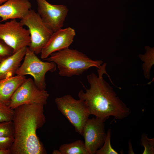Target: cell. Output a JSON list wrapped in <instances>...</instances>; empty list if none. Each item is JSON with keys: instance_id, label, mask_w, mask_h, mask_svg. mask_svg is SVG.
Here are the masks:
<instances>
[{"instance_id": "obj_1", "label": "cell", "mask_w": 154, "mask_h": 154, "mask_svg": "<svg viewBox=\"0 0 154 154\" xmlns=\"http://www.w3.org/2000/svg\"><path fill=\"white\" fill-rule=\"evenodd\" d=\"M106 63H103L98 68V76L92 72L88 75L87 79L90 85L85 92L80 90L78 93L80 99L84 101L88 108L90 115L104 122L110 116L120 120L127 117L130 109L117 96L113 88L104 79L106 74Z\"/></svg>"}, {"instance_id": "obj_2", "label": "cell", "mask_w": 154, "mask_h": 154, "mask_svg": "<svg viewBox=\"0 0 154 154\" xmlns=\"http://www.w3.org/2000/svg\"><path fill=\"white\" fill-rule=\"evenodd\" d=\"M44 106L24 104L14 109V141L10 154L47 153L36 133L37 130L46 122Z\"/></svg>"}, {"instance_id": "obj_3", "label": "cell", "mask_w": 154, "mask_h": 154, "mask_svg": "<svg viewBox=\"0 0 154 154\" xmlns=\"http://www.w3.org/2000/svg\"><path fill=\"white\" fill-rule=\"evenodd\" d=\"M44 59L56 64L59 75L71 77L82 74L90 68H99L103 64L102 60H93L76 49L69 48L51 54Z\"/></svg>"}, {"instance_id": "obj_4", "label": "cell", "mask_w": 154, "mask_h": 154, "mask_svg": "<svg viewBox=\"0 0 154 154\" xmlns=\"http://www.w3.org/2000/svg\"><path fill=\"white\" fill-rule=\"evenodd\" d=\"M54 101L58 110L74 127L76 132L82 135L84 126L90 115L85 102L76 100L69 94L57 97Z\"/></svg>"}, {"instance_id": "obj_5", "label": "cell", "mask_w": 154, "mask_h": 154, "mask_svg": "<svg viewBox=\"0 0 154 154\" xmlns=\"http://www.w3.org/2000/svg\"><path fill=\"white\" fill-rule=\"evenodd\" d=\"M56 68L55 63L42 61L28 47H27L23 62L17 70L15 74L31 75L33 78L34 82L36 86L40 90H44L46 88V74L48 71H54Z\"/></svg>"}, {"instance_id": "obj_6", "label": "cell", "mask_w": 154, "mask_h": 154, "mask_svg": "<svg viewBox=\"0 0 154 154\" xmlns=\"http://www.w3.org/2000/svg\"><path fill=\"white\" fill-rule=\"evenodd\" d=\"M23 25L28 27L31 43L28 47L35 54L40 53L53 32L44 24L37 13L31 9L21 19Z\"/></svg>"}, {"instance_id": "obj_7", "label": "cell", "mask_w": 154, "mask_h": 154, "mask_svg": "<svg viewBox=\"0 0 154 154\" xmlns=\"http://www.w3.org/2000/svg\"><path fill=\"white\" fill-rule=\"evenodd\" d=\"M49 94L40 90L31 78L26 79L13 94L9 105L14 109L24 104L45 105Z\"/></svg>"}, {"instance_id": "obj_8", "label": "cell", "mask_w": 154, "mask_h": 154, "mask_svg": "<svg viewBox=\"0 0 154 154\" xmlns=\"http://www.w3.org/2000/svg\"><path fill=\"white\" fill-rule=\"evenodd\" d=\"M0 38L13 50L14 53L31 43L29 31L16 19L1 23L0 21Z\"/></svg>"}, {"instance_id": "obj_9", "label": "cell", "mask_w": 154, "mask_h": 154, "mask_svg": "<svg viewBox=\"0 0 154 154\" xmlns=\"http://www.w3.org/2000/svg\"><path fill=\"white\" fill-rule=\"evenodd\" d=\"M37 13L45 25L53 32L62 29L68 9L64 5H53L46 0H36Z\"/></svg>"}, {"instance_id": "obj_10", "label": "cell", "mask_w": 154, "mask_h": 154, "mask_svg": "<svg viewBox=\"0 0 154 154\" xmlns=\"http://www.w3.org/2000/svg\"><path fill=\"white\" fill-rule=\"evenodd\" d=\"M106 135L104 122L96 117L88 119L84 126L82 135L89 154H95L102 147Z\"/></svg>"}, {"instance_id": "obj_11", "label": "cell", "mask_w": 154, "mask_h": 154, "mask_svg": "<svg viewBox=\"0 0 154 154\" xmlns=\"http://www.w3.org/2000/svg\"><path fill=\"white\" fill-rule=\"evenodd\" d=\"M75 35V30L70 27L53 32L41 50V58L44 59L53 52L69 48Z\"/></svg>"}, {"instance_id": "obj_12", "label": "cell", "mask_w": 154, "mask_h": 154, "mask_svg": "<svg viewBox=\"0 0 154 154\" xmlns=\"http://www.w3.org/2000/svg\"><path fill=\"white\" fill-rule=\"evenodd\" d=\"M29 0H9L0 5L1 22L8 19H21L31 9Z\"/></svg>"}, {"instance_id": "obj_13", "label": "cell", "mask_w": 154, "mask_h": 154, "mask_svg": "<svg viewBox=\"0 0 154 154\" xmlns=\"http://www.w3.org/2000/svg\"><path fill=\"white\" fill-rule=\"evenodd\" d=\"M27 47H24L0 62V80L13 76L21 65L25 55Z\"/></svg>"}, {"instance_id": "obj_14", "label": "cell", "mask_w": 154, "mask_h": 154, "mask_svg": "<svg viewBox=\"0 0 154 154\" xmlns=\"http://www.w3.org/2000/svg\"><path fill=\"white\" fill-rule=\"evenodd\" d=\"M26 79L25 76L16 75L0 80V102L9 106L14 93Z\"/></svg>"}, {"instance_id": "obj_15", "label": "cell", "mask_w": 154, "mask_h": 154, "mask_svg": "<svg viewBox=\"0 0 154 154\" xmlns=\"http://www.w3.org/2000/svg\"><path fill=\"white\" fill-rule=\"evenodd\" d=\"M58 150L60 154H89L84 142L80 140L63 144L60 146Z\"/></svg>"}, {"instance_id": "obj_16", "label": "cell", "mask_w": 154, "mask_h": 154, "mask_svg": "<svg viewBox=\"0 0 154 154\" xmlns=\"http://www.w3.org/2000/svg\"><path fill=\"white\" fill-rule=\"evenodd\" d=\"M143 62L142 69L145 77L149 79L150 76V71L152 67L154 64L153 54L141 55L139 56Z\"/></svg>"}, {"instance_id": "obj_17", "label": "cell", "mask_w": 154, "mask_h": 154, "mask_svg": "<svg viewBox=\"0 0 154 154\" xmlns=\"http://www.w3.org/2000/svg\"><path fill=\"white\" fill-rule=\"evenodd\" d=\"M111 130L109 129L106 133V137L102 147L96 152L95 154H118L112 147L111 144Z\"/></svg>"}, {"instance_id": "obj_18", "label": "cell", "mask_w": 154, "mask_h": 154, "mask_svg": "<svg viewBox=\"0 0 154 154\" xmlns=\"http://www.w3.org/2000/svg\"><path fill=\"white\" fill-rule=\"evenodd\" d=\"M14 114V109L0 102V122L12 121Z\"/></svg>"}, {"instance_id": "obj_19", "label": "cell", "mask_w": 154, "mask_h": 154, "mask_svg": "<svg viewBox=\"0 0 154 154\" xmlns=\"http://www.w3.org/2000/svg\"><path fill=\"white\" fill-rule=\"evenodd\" d=\"M148 135L143 133L141 135V144L144 147V150L143 154L154 153V138L149 139Z\"/></svg>"}, {"instance_id": "obj_20", "label": "cell", "mask_w": 154, "mask_h": 154, "mask_svg": "<svg viewBox=\"0 0 154 154\" xmlns=\"http://www.w3.org/2000/svg\"><path fill=\"white\" fill-rule=\"evenodd\" d=\"M14 127L13 121L0 122V137L14 136Z\"/></svg>"}, {"instance_id": "obj_21", "label": "cell", "mask_w": 154, "mask_h": 154, "mask_svg": "<svg viewBox=\"0 0 154 154\" xmlns=\"http://www.w3.org/2000/svg\"><path fill=\"white\" fill-rule=\"evenodd\" d=\"M14 141V136L0 137V150H9Z\"/></svg>"}, {"instance_id": "obj_22", "label": "cell", "mask_w": 154, "mask_h": 154, "mask_svg": "<svg viewBox=\"0 0 154 154\" xmlns=\"http://www.w3.org/2000/svg\"><path fill=\"white\" fill-rule=\"evenodd\" d=\"M13 53V49L0 38V56L5 58Z\"/></svg>"}, {"instance_id": "obj_23", "label": "cell", "mask_w": 154, "mask_h": 154, "mask_svg": "<svg viewBox=\"0 0 154 154\" xmlns=\"http://www.w3.org/2000/svg\"><path fill=\"white\" fill-rule=\"evenodd\" d=\"M0 154H10L9 150H0Z\"/></svg>"}, {"instance_id": "obj_24", "label": "cell", "mask_w": 154, "mask_h": 154, "mask_svg": "<svg viewBox=\"0 0 154 154\" xmlns=\"http://www.w3.org/2000/svg\"><path fill=\"white\" fill-rule=\"evenodd\" d=\"M129 151H128V153H129V154H133V153H132V151H131V149L132 150H133V149H132V146L131 143L130 142H129Z\"/></svg>"}, {"instance_id": "obj_25", "label": "cell", "mask_w": 154, "mask_h": 154, "mask_svg": "<svg viewBox=\"0 0 154 154\" xmlns=\"http://www.w3.org/2000/svg\"><path fill=\"white\" fill-rule=\"evenodd\" d=\"M9 0H0V5H1Z\"/></svg>"}, {"instance_id": "obj_26", "label": "cell", "mask_w": 154, "mask_h": 154, "mask_svg": "<svg viewBox=\"0 0 154 154\" xmlns=\"http://www.w3.org/2000/svg\"><path fill=\"white\" fill-rule=\"evenodd\" d=\"M4 58L0 56V62Z\"/></svg>"}]
</instances>
